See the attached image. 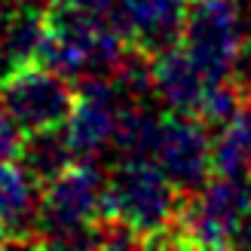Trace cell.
<instances>
[{"instance_id": "11", "label": "cell", "mask_w": 251, "mask_h": 251, "mask_svg": "<svg viewBox=\"0 0 251 251\" xmlns=\"http://www.w3.org/2000/svg\"><path fill=\"white\" fill-rule=\"evenodd\" d=\"M16 159L22 162V169L43 187V184H49L52 178H58V175L65 172L77 156H74V150H71V144H68L65 129H61V126H55V129L25 132L22 150H19Z\"/></svg>"}, {"instance_id": "7", "label": "cell", "mask_w": 251, "mask_h": 251, "mask_svg": "<svg viewBox=\"0 0 251 251\" xmlns=\"http://www.w3.org/2000/svg\"><path fill=\"white\" fill-rule=\"evenodd\" d=\"M190 0H114L107 19L132 46L156 55L181 43Z\"/></svg>"}, {"instance_id": "4", "label": "cell", "mask_w": 251, "mask_h": 251, "mask_svg": "<svg viewBox=\"0 0 251 251\" xmlns=\"http://www.w3.org/2000/svg\"><path fill=\"white\" fill-rule=\"evenodd\" d=\"M74 83L58 77L55 71L43 65H22L12 68L0 83V104L6 117L22 132H40L65 126L74 107Z\"/></svg>"}, {"instance_id": "19", "label": "cell", "mask_w": 251, "mask_h": 251, "mask_svg": "<svg viewBox=\"0 0 251 251\" xmlns=\"http://www.w3.org/2000/svg\"><path fill=\"white\" fill-rule=\"evenodd\" d=\"M6 6H9V0H0V25H3V12H6Z\"/></svg>"}, {"instance_id": "8", "label": "cell", "mask_w": 251, "mask_h": 251, "mask_svg": "<svg viewBox=\"0 0 251 251\" xmlns=\"http://www.w3.org/2000/svg\"><path fill=\"white\" fill-rule=\"evenodd\" d=\"M40 184L22 169L19 159L0 162V233L6 245H34Z\"/></svg>"}, {"instance_id": "14", "label": "cell", "mask_w": 251, "mask_h": 251, "mask_svg": "<svg viewBox=\"0 0 251 251\" xmlns=\"http://www.w3.org/2000/svg\"><path fill=\"white\" fill-rule=\"evenodd\" d=\"M242 104H245V95H242L239 86L233 83V77L230 80H208L202 86V95H199V104H196L193 117H199L205 126L215 129V126L230 123L242 110Z\"/></svg>"}, {"instance_id": "2", "label": "cell", "mask_w": 251, "mask_h": 251, "mask_svg": "<svg viewBox=\"0 0 251 251\" xmlns=\"http://www.w3.org/2000/svg\"><path fill=\"white\" fill-rule=\"evenodd\" d=\"M181 199L153 159H120L104 184L101 218L129 224L141 236V248H166V233Z\"/></svg>"}, {"instance_id": "16", "label": "cell", "mask_w": 251, "mask_h": 251, "mask_svg": "<svg viewBox=\"0 0 251 251\" xmlns=\"http://www.w3.org/2000/svg\"><path fill=\"white\" fill-rule=\"evenodd\" d=\"M233 83L242 89V95H251V31L245 37V43L239 49V58H236V68H233Z\"/></svg>"}, {"instance_id": "10", "label": "cell", "mask_w": 251, "mask_h": 251, "mask_svg": "<svg viewBox=\"0 0 251 251\" xmlns=\"http://www.w3.org/2000/svg\"><path fill=\"white\" fill-rule=\"evenodd\" d=\"M46 34H49L46 9L19 6V3L6 9L3 25H0V55L9 65V71L22 65H34L46 43Z\"/></svg>"}, {"instance_id": "3", "label": "cell", "mask_w": 251, "mask_h": 251, "mask_svg": "<svg viewBox=\"0 0 251 251\" xmlns=\"http://www.w3.org/2000/svg\"><path fill=\"white\" fill-rule=\"evenodd\" d=\"M251 31L239 0H190L181 46L208 80H230L239 49Z\"/></svg>"}, {"instance_id": "17", "label": "cell", "mask_w": 251, "mask_h": 251, "mask_svg": "<svg viewBox=\"0 0 251 251\" xmlns=\"http://www.w3.org/2000/svg\"><path fill=\"white\" fill-rule=\"evenodd\" d=\"M52 3L65 6V9H77V12H89V16H107L110 6H114V0H52Z\"/></svg>"}, {"instance_id": "18", "label": "cell", "mask_w": 251, "mask_h": 251, "mask_svg": "<svg viewBox=\"0 0 251 251\" xmlns=\"http://www.w3.org/2000/svg\"><path fill=\"white\" fill-rule=\"evenodd\" d=\"M12 3H19V6H34V9H49V3H52V0H12Z\"/></svg>"}, {"instance_id": "13", "label": "cell", "mask_w": 251, "mask_h": 251, "mask_svg": "<svg viewBox=\"0 0 251 251\" xmlns=\"http://www.w3.org/2000/svg\"><path fill=\"white\" fill-rule=\"evenodd\" d=\"M211 172L227 178L251 175V123L242 110L230 123H224L211 141Z\"/></svg>"}, {"instance_id": "9", "label": "cell", "mask_w": 251, "mask_h": 251, "mask_svg": "<svg viewBox=\"0 0 251 251\" xmlns=\"http://www.w3.org/2000/svg\"><path fill=\"white\" fill-rule=\"evenodd\" d=\"M150 80H153V98L166 107V114H196L205 77L181 43L150 58Z\"/></svg>"}, {"instance_id": "1", "label": "cell", "mask_w": 251, "mask_h": 251, "mask_svg": "<svg viewBox=\"0 0 251 251\" xmlns=\"http://www.w3.org/2000/svg\"><path fill=\"white\" fill-rule=\"evenodd\" d=\"M104 169L98 159H74L71 166L40 187L34 245L95 248V221L101 218Z\"/></svg>"}, {"instance_id": "15", "label": "cell", "mask_w": 251, "mask_h": 251, "mask_svg": "<svg viewBox=\"0 0 251 251\" xmlns=\"http://www.w3.org/2000/svg\"><path fill=\"white\" fill-rule=\"evenodd\" d=\"M22 138H25V132L6 117L3 104H0V162L16 159V156H19V150H22Z\"/></svg>"}, {"instance_id": "6", "label": "cell", "mask_w": 251, "mask_h": 251, "mask_svg": "<svg viewBox=\"0 0 251 251\" xmlns=\"http://www.w3.org/2000/svg\"><path fill=\"white\" fill-rule=\"evenodd\" d=\"M74 107L65 120V135L77 159H98L114 141L117 114L126 104L120 86L107 77H89L74 83Z\"/></svg>"}, {"instance_id": "12", "label": "cell", "mask_w": 251, "mask_h": 251, "mask_svg": "<svg viewBox=\"0 0 251 251\" xmlns=\"http://www.w3.org/2000/svg\"><path fill=\"white\" fill-rule=\"evenodd\" d=\"M159 129H162V117L156 110H150L144 101H126L117 114V129L110 147L120 153V159H153Z\"/></svg>"}, {"instance_id": "5", "label": "cell", "mask_w": 251, "mask_h": 251, "mask_svg": "<svg viewBox=\"0 0 251 251\" xmlns=\"http://www.w3.org/2000/svg\"><path fill=\"white\" fill-rule=\"evenodd\" d=\"M153 162L181 196H193L211 175V135L193 114H166L153 150Z\"/></svg>"}]
</instances>
